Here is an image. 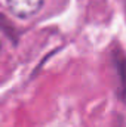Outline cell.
Instances as JSON below:
<instances>
[{"instance_id": "6da1fadb", "label": "cell", "mask_w": 126, "mask_h": 127, "mask_svg": "<svg viewBox=\"0 0 126 127\" xmlns=\"http://www.w3.org/2000/svg\"><path fill=\"white\" fill-rule=\"evenodd\" d=\"M111 61L116 74L117 96L119 99L126 102V53L120 47H114L111 52Z\"/></svg>"}, {"instance_id": "7a4b0ae2", "label": "cell", "mask_w": 126, "mask_h": 127, "mask_svg": "<svg viewBox=\"0 0 126 127\" xmlns=\"http://www.w3.org/2000/svg\"><path fill=\"white\" fill-rule=\"evenodd\" d=\"M45 0H6L12 15L21 19H30L39 13Z\"/></svg>"}, {"instance_id": "3957f363", "label": "cell", "mask_w": 126, "mask_h": 127, "mask_svg": "<svg viewBox=\"0 0 126 127\" xmlns=\"http://www.w3.org/2000/svg\"><path fill=\"white\" fill-rule=\"evenodd\" d=\"M123 6H125V9H126V0H123Z\"/></svg>"}, {"instance_id": "277c9868", "label": "cell", "mask_w": 126, "mask_h": 127, "mask_svg": "<svg viewBox=\"0 0 126 127\" xmlns=\"http://www.w3.org/2000/svg\"><path fill=\"white\" fill-rule=\"evenodd\" d=\"M0 50H1V41H0Z\"/></svg>"}]
</instances>
